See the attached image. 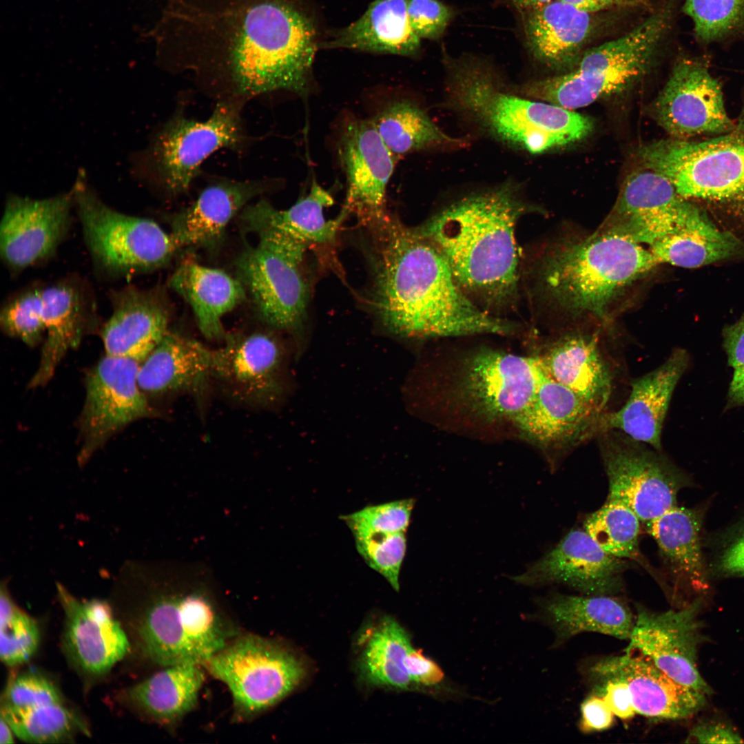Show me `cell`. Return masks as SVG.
<instances>
[{
	"instance_id": "cell-42",
	"label": "cell",
	"mask_w": 744,
	"mask_h": 744,
	"mask_svg": "<svg viewBox=\"0 0 744 744\" xmlns=\"http://www.w3.org/2000/svg\"><path fill=\"white\" fill-rule=\"evenodd\" d=\"M640 521L626 504L607 498L600 508L586 517L583 530L606 552L638 564L663 586L662 574L640 550Z\"/></svg>"
},
{
	"instance_id": "cell-20",
	"label": "cell",
	"mask_w": 744,
	"mask_h": 744,
	"mask_svg": "<svg viewBox=\"0 0 744 744\" xmlns=\"http://www.w3.org/2000/svg\"><path fill=\"white\" fill-rule=\"evenodd\" d=\"M701 606L700 598L682 609L661 612L637 606L626 650L643 654L677 682L709 695L712 690L696 665Z\"/></svg>"
},
{
	"instance_id": "cell-4",
	"label": "cell",
	"mask_w": 744,
	"mask_h": 744,
	"mask_svg": "<svg viewBox=\"0 0 744 744\" xmlns=\"http://www.w3.org/2000/svg\"><path fill=\"white\" fill-rule=\"evenodd\" d=\"M658 265L640 243L598 229L584 238L548 245L528 273L531 291L543 304L608 322L615 302Z\"/></svg>"
},
{
	"instance_id": "cell-59",
	"label": "cell",
	"mask_w": 744,
	"mask_h": 744,
	"mask_svg": "<svg viewBox=\"0 0 744 744\" xmlns=\"http://www.w3.org/2000/svg\"><path fill=\"white\" fill-rule=\"evenodd\" d=\"M509 1L513 5V6L515 8H516L519 11L522 12L524 11H526V10H530V9H533V8L541 6L544 5V4L547 3H549V2H550V1H552L553 0H509Z\"/></svg>"
},
{
	"instance_id": "cell-47",
	"label": "cell",
	"mask_w": 744,
	"mask_h": 744,
	"mask_svg": "<svg viewBox=\"0 0 744 744\" xmlns=\"http://www.w3.org/2000/svg\"><path fill=\"white\" fill-rule=\"evenodd\" d=\"M353 535L357 550L368 566L398 591L400 572L406 550V533L364 532Z\"/></svg>"
},
{
	"instance_id": "cell-56",
	"label": "cell",
	"mask_w": 744,
	"mask_h": 744,
	"mask_svg": "<svg viewBox=\"0 0 744 744\" xmlns=\"http://www.w3.org/2000/svg\"><path fill=\"white\" fill-rule=\"evenodd\" d=\"M719 568L727 575H744V531L724 550L720 557Z\"/></svg>"
},
{
	"instance_id": "cell-45",
	"label": "cell",
	"mask_w": 744,
	"mask_h": 744,
	"mask_svg": "<svg viewBox=\"0 0 744 744\" xmlns=\"http://www.w3.org/2000/svg\"><path fill=\"white\" fill-rule=\"evenodd\" d=\"M683 12L691 19L695 37L702 44L744 32V0H685Z\"/></svg>"
},
{
	"instance_id": "cell-30",
	"label": "cell",
	"mask_w": 744,
	"mask_h": 744,
	"mask_svg": "<svg viewBox=\"0 0 744 744\" xmlns=\"http://www.w3.org/2000/svg\"><path fill=\"white\" fill-rule=\"evenodd\" d=\"M521 13L526 46L536 60L555 70L576 64L592 31L591 13L559 0Z\"/></svg>"
},
{
	"instance_id": "cell-51",
	"label": "cell",
	"mask_w": 744,
	"mask_h": 744,
	"mask_svg": "<svg viewBox=\"0 0 744 744\" xmlns=\"http://www.w3.org/2000/svg\"><path fill=\"white\" fill-rule=\"evenodd\" d=\"M614 716L603 697L595 692L581 705L579 728L585 733L605 730L612 725Z\"/></svg>"
},
{
	"instance_id": "cell-27",
	"label": "cell",
	"mask_w": 744,
	"mask_h": 744,
	"mask_svg": "<svg viewBox=\"0 0 744 744\" xmlns=\"http://www.w3.org/2000/svg\"><path fill=\"white\" fill-rule=\"evenodd\" d=\"M112 313L101 337L105 355L141 363L167 331L169 313L157 289L126 286L110 292Z\"/></svg>"
},
{
	"instance_id": "cell-19",
	"label": "cell",
	"mask_w": 744,
	"mask_h": 744,
	"mask_svg": "<svg viewBox=\"0 0 744 744\" xmlns=\"http://www.w3.org/2000/svg\"><path fill=\"white\" fill-rule=\"evenodd\" d=\"M605 412L555 380L543 369L533 400L514 426L552 460L598 436Z\"/></svg>"
},
{
	"instance_id": "cell-36",
	"label": "cell",
	"mask_w": 744,
	"mask_h": 744,
	"mask_svg": "<svg viewBox=\"0 0 744 744\" xmlns=\"http://www.w3.org/2000/svg\"><path fill=\"white\" fill-rule=\"evenodd\" d=\"M169 284L191 306L199 329L209 339L224 337L223 316L245 298V289L238 279L192 260L180 265Z\"/></svg>"
},
{
	"instance_id": "cell-26",
	"label": "cell",
	"mask_w": 744,
	"mask_h": 744,
	"mask_svg": "<svg viewBox=\"0 0 744 744\" xmlns=\"http://www.w3.org/2000/svg\"><path fill=\"white\" fill-rule=\"evenodd\" d=\"M689 354L673 351L652 371L632 380L626 403L617 411L605 412L600 433L615 430L661 451V433L674 391L689 364Z\"/></svg>"
},
{
	"instance_id": "cell-58",
	"label": "cell",
	"mask_w": 744,
	"mask_h": 744,
	"mask_svg": "<svg viewBox=\"0 0 744 744\" xmlns=\"http://www.w3.org/2000/svg\"><path fill=\"white\" fill-rule=\"evenodd\" d=\"M578 10L589 13L601 11L611 6L612 0H559Z\"/></svg>"
},
{
	"instance_id": "cell-49",
	"label": "cell",
	"mask_w": 744,
	"mask_h": 744,
	"mask_svg": "<svg viewBox=\"0 0 744 744\" xmlns=\"http://www.w3.org/2000/svg\"><path fill=\"white\" fill-rule=\"evenodd\" d=\"M55 683L42 674L24 672L12 677L1 698L2 709H23L43 703L63 701Z\"/></svg>"
},
{
	"instance_id": "cell-46",
	"label": "cell",
	"mask_w": 744,
	"mask_h": 744,
	"mask_svg": "<svg viewBox=\"0 0 744 744\" xmlns=\"http://www.w3.org/2000/svg\"><path fill=\"white\" fill-rule=\"evenodd\" d=\"M41 283L34 284L13 293L0 312L2 330L30 347L38 344L45 332L41 316Z\"/></svg>"
},
{
	"instance_id": "cell-40",
	"label": "cell",
	"mask_w": 744,
	"mask_h": 744,
	"mask_svg": "<svg viewBox=\"0 0 744 744\" xmlns=\"http://www.w3.org/2000/svg\"><path fill=\"white\" fill-rule=\"evenodd\" d=\"M659 264L696 268L744 254V244L705 216L652 245Z\"/></svg>"
},
{
	"instance_id": "cell-2",
	"label": "cell",
	"mask_w": 744,
	"mask_h": 744,
	"mask_svg": "<svg viewBox=\"0 0 744 744\" xmlns=\"http://www.w3.org/2000/svg\"><path fill=\"white\" fill-rule=\"evenodd\" d=\"M114 595L129 608L135 647L165 667L204 664L241 631L206 578L161 565L125 562Z\"/></svg>"
},
{
	"instance_id": "cell-3",
	"label": "cell",
	"mask_w": 744,
	"mask_h": 744,
	"mask_svg": "<svg viewBox=\"0 0 744 744\" xmlns=\"http://www.w3.org/2000/svg\"><path fill=\"white\" fill-rule=\"evenodd\" d=\"M535 209L517 187L506 183L462 197L417 227L444 255L468 297L496 316L517 303L515 228L524 215Z\"/></svg>"
},
{
	"instance_id": "cell-43",
	"label": "cell",
	"mask_w": 744,
	"mask_h": 744,
	"mask_svg": "<svg viewBox=\"0 0 744 744\" xmlns=\"http://www.w3.org/2000/svg\"><path fill=\"white\" fill-rule=\"evenodd\" d=\"M2 716L20 739L52 743L71 738L77 732L88 734L84 722L65 701L36 704L24 709H1Z\"/></svg>"
},
{
	"instance_id": "cell-23",
	"label": "cell",
	"mask_w": 744,
	"mask_h": 744,
	"mask_svg": "<svg viewBox=\"0 0 744 744\" xmlns=\"http://www.w3.org/2000/svg\"><path fill=\"white\" fill-rule=\"evenodd\" d=\"M65 622L63 645L72 663L83 673H107L130 651V639L110 604L99 599H80L56 583Z\"/></svg>"
},
{
	"instance_id": "cell-32",
	"label": "cell",
	"mask_w": 744,
	"mask_h": 744,
	"mask_svg": "<svg viewBox=\"0 0 744 744\" xmlns=\"http://www.w3.org/2000/svg\"><path fill=\"white\" fill-rule=\"evenodd\" d=\"M264 187L259 181L227 180L206 187L172 219L171 235L178 247L214 246L234 216Z\"/></svg>"
},
{
	"instance_id": "cell-29",
	"label": "cell",
	"mask_w": 744,
	"mask_h": 744,
	"mask_svg": "<svg viewBox=\"0 0 744 744\" xmlns=\"http://www.w3.org/2000/svg\"><path fill=\"white\" fill-rule=\"evenodd\" d=\"M597 333L571 331L537 357L545 372L597 409L605 411L612 391V373Z\"/></svg>"
},
{
	"instance_id": "cell-50",
	"label": "cell",
	"mask_w": 744,
	"mask_h": 744,
	"mask_svg": "<svg viewBox=\"0 0 744 744\" xmlns=\"http://www.w3.org/2000/svg\"><path fill=\"white\" fill-rule=\"evenodd\" d=\"M410 25L420 39L435 40L446 30L453 11L439 0H406Z\"/></svg>"
},
{
	"instance_id": "cell-6",
	"label": "cell",
	"mask_w": 744,
	"mask_h": 744,
	"mask_svg": "<svg viewBox=\"0 0 744 744\" xmlns=\"http://www.w3.org/2000/svg\"><path fill=\"white\" fill-rule=\"evenodd\" d=\"M645 168L744 244V93L734 127L700 141H654L639 150Z\"/></svg>"
},
{
	"instance_id": "cell-48",
	"label": "cell",
	"mask_w": 744,
	"mask_h": 744,
	"mask_svg": "<svg viewBox=\"0 0 744 744\" xmlns=\"http://www.w3.org/2000/svg\"><path fill=\"white\" fill-rule=\"evenodd\" d=\"M415 505L413 498L369 506L349 515H342L352 533L406 532Z\"/></svg>"
},
{
	"instance_id": "cell-39",
	"label": "cell",
	"mask_w": 744,
	"mask_h": 744,
	"mask_svg": "<svg viewBox=\"0 0 744 744\" xmlns=\"http://www.w3.org/2000/svg\"><path fill=\"white\" fill-rule=\"evenodd\" d=\"M358 666L365 681L400 690L416 687L406 668L413 648L408 633L396 620L382 618L361 633Z\"/></svg>"
},
{
	"instance_id": "cell-21",
	"label": "cell",
	"mask_w": 744,
	"mask_h": 744,
	"mask_svg": "<svg viewBox=\"0 0 744 744\" xmlns=\"http://www.w3.org/2000/svg\"><path fill=\"white\" fill-rule=\"evenodd\" d=\"M629 562L606 552L584 530L577 528L513 579L533 586L561 584L584 595H614L623 590Z\"/></svg>"
},
{
	"instance_id": "cell-54",
	"label": "cell",
	"mask_w": 744,
	"mask_h": 744,
	"mask_svg": "<svg viewBox=\"0 0 744 744\" xmlns=\"http://www.w3.org/2000/svg\"><path fill=\"white\" fill-rule=\"evenodd\" d=\"M742 738L732 727L716 723L699 724L690 732L685 743H740Z\"/></svg>"
},
{
	"instance_id": "cell-22",
	"label": "cell",
	"mask_w": 744,
	"mask_h": 744,
	"mask_svg": "<svg viewBox=\"0 0 744 744\" xmlns=\"http://www.w3.org/2000/svg\"><path fill=\"white\" fill-rule=\"evenodd\" d=\"M339 155L347 177L342 211L354 213L369 225L387 215L386 194L396 157L378 134L372 121L349 122L340 138Z\"/></svg>"
},
{
	"instance_id": "cell-38",
	"label": "cell",
	"mask_w": 744,
	"mask_h": 744,
	"mask_svg": "<svg viewBox=\"0 0 744 744\" xmlns=\"http://www.w3.org/2000/svg\"><path fill=\"white\" fill-rule=\"evenodd\" d=\"M701 518L695 510L675 506L645 524L656 541L667 575L676 587L705 584L700 546Z\"/></svg>"
},
{
	"instance_id": "cell-41",
	"label": "cell",
	"mask_w": 744,
	"mask_h": 744,
	"mask_svg": "<svg viewBox=\"0 0 744 744\" xmlns=\"http://www.w3.org/2000/svg\"><path fill=\"white\" fill-rule=\"evenodd\" d=\"M384 143L395 156L432 148L461 145L459 138L443 132L418 105L398 101L371 120Z\"/></svg>"
},
{
	"instance_id": "cell-10",
	"label": "cell",
	"mask_w": 744,
	"mask_h": 744,
	"mask_svg": "<svg viewBox=\"0 0 744 744\" xmlns=\"http://www.w3.org/2000/svg\"><path fill=\"white\" fill-rule=\"evenodd\" d=\"M239 16L227 40V63L237 93L253 96L295 62L304 17L293 7L273 0L251 3Z\"/></svg>"
},
{
	"instance_id": "cell-44",
	"label": "cell",
	"mask_w": 744,
	"mask_h": 744,
	"mask_svg": "<svg viewBox=\"0 0 744 744\" xmlns=\"http://www.w3.org/2000/svg\"><path fill=\"white\" fill-rule=\"evenodd\" d=\"M0 590V657L5 665L14 667L29 661L37 651L39 628L35 619L14 602L6 579Z\"/></svg>"
},
{
	"instance_id": "cell-15",
	"label": "cell",
	"mask_w": 744,
	"mask_h": 744,
	"mask_svg": "<svg viewBox=\"0 0 744 744\" xmlns=\"http://www.w3.org/2000/svg\"><path fill=\"white\" fill-rule=\"evenodd\" d=\"M706 215L665 178L644 167L626 178L614 206L599 229L650 245Z\"/></svg>"
},
{
	"instance_id": "cell-28",
	"label": "cell",
	"mask_w": 744,
	"mask_h": 744,
	"mask_svg": "<svg viewBox=\"0 0 744 744\" xmlns=\"http://www.w3.org/2000/svg\"><path fill=\"white\" fill-rule=\"evenodd\" d=\"M283 369V351L265 333L231 336L214 351L213 377L249 402L275 400L282 391Z\"/></svg>"
},
{
	"instance_id": "cell-11",
	"label": "cell",
	"mask_w": 744,
	"mask_h": 744,
	"mask_svg": "<svg viewBox=\"0 0 744 744\" xmlns=\"http://www.w3.org/2000/svg\"><path fill=\"white\" fill-rule=\"evenodd\" d=\"M450 395L469 417L514 424L533 400L543 369L537 357L484 349L460 365Z\"/></svg>"
},
{
	"instance_id": "cell-8",
	"label": "cell",
	"mask_w": 744,
	"mask_h": 744,
	"mask_svg": "<svg viewBox=\"0 0 744 744\" xmlns=\"http://www.w3.org/2000/svg\"><path fill=\"white\" fill-rule=\"evenodd\" d=\"M72 190L85 244L102 277L123 278L155 270L178 248L156 222L110 207L83 178Z\"/></svg>"
},
{
	"instance_id": "cell-61",
	"label": "cell",
	"mask_w": 744,
	"mask_h": 744,
	"mask_svg": "<svg viewBox=\"0 0 744 744\" xmlns=\"http://www.w3.org/2000/svg\"><path fill=\"white\" fill-rule=\"evenodd\" d=\"M612 1H617V0H612Z\"/></svg>"
},
{
	"instance_id": "cell-16",
	"label": "cell",
	"mask_w": 744,
	"mask_h": 744,
	"mask_svg": "<svg viewBox=\"0 0 744 744\" xmlns=\"http://www.w3.org/2000/svg\"><path fill=\"white\" fill-rule=\"evenodd\" d=\"M309 246L247 249L236 262L238 280L249 291L261 318L277 329H289L302 320L309 286L302 271Z\"/></svg>"
},
{
	"instance_id": "cell-13",
	"label": "cell",
	"mask_w": 744,
	"mask_h": 744,
	"mask_svg": "<svg viewBox=\"0 0 744 744\" xmlns=\"http://www.w3.org/2000/svg\"><path fill=\"white\" fill-rule=\"evenodd\" d=\"M242 141L239 105L222 101L205 121L173 117L154 138L149 157L161 184L178 194L188 189L208 156L223 147L237 148Z\"/></svg>"
},
{
	"instance_id": "cell-17",
	"label": "cell",
	"mask_w": 744,
	"mask_h": 744,
	"mask_svg": "<svg viewBox=\"0 0 744 744\" xmlns=\"http://www.w3.org/2000/svg\"><path fill=\"white\" fill-rule=\"evenodd\" d=\"M140 364L105 355L90 372L81 417L83 442L78 463L84 465L112 435L145 417L150 409L138 383Z\"/></svg>"
},
{
	"instance_id": "cell-12",
	"label": "cell",
	"mask_w": 744,
	"mask_h": 744,
	"mask_svg": "<svg viewBox=\"0 0 744 744\" xmlns=\"http://www.w3.org/2000/svg\"><path fill=\"white\" fill-rule=\"evenodd\" d=\"M608 499L629 506L644 524L676 506L685 475L661 451L615 430L598 435Z\"/></svg>"
},
{
	"instance_id": "cell-5",
	"label": "cell",
	"mask_w": 744,
	"mask_h": 744,
	"mask_svg": "<svg viewBox=\"0 0 744 744\" xmlns=\"http://www.w3.org/2000/svg\"><path fill=\"white\" fill-rule=\"evenodd\" d=\"M450 101L459 112L493 138L531 154H540L587 137L589 116L505 90L484 61L446 59Z\"/></svg>"
},
{
	"instance_id": "cell-25",
	"label": "cell",
	"mask_w": 744,
	"mask_h": 744,
	"mask_svg": "<svg viewBox=\"0 0 744 744\" xmlns=\"http://www.w3.org/2000/svg\"><path fill=\"white\" fill-rule=\"evenodd\" d=\"M41 316L46 338L39 366L29 386H43L53 375L65 353L76 347L96 321L94 293L77 276H70L41 287Z\"/></svg>"
},
{
	"instance_id": "cell-33",
	"label": "cell",
	"mask_w": 744,
	"mask_h": 744,
	"mask_svg": "<svg viewBox=\"0 0 744 744\" xmlns=\"http://www.w3.org/2000/svg\"><path fill=\"white\" fill-rule=\"evenodd\" d=\"M203 667L194 663L161 667L127 688L123 699L144 718L172 727L197 706L205 681Z\"/></svg>"
},
{
	"instance_id": "cell-52",
	"label": "cell",
	"mask_w": 744,
	"mask_h": 744,
	"mask_svg": "<svg viewBox=\"0 0 744 744\" xmlns=\"http://www.w3.org/2000/svg\"><path fill=\"white\" fill-rule=\"evenodd\" d=\"M602 683L597 693L601 695L615 716L628 720L637 713L627 684L617 679L597 681Z\"/></svg>"
},
{
	"instance_id": "cell-37",
	"label": "cell",
	"mask_w": 744,
	"mask_h": 744,
	"mask_svg": "<svg viewBox=\"0 0 744 744\" xmlns=\"http://www.w3.org/2000/svg\"><path fill=\"white\" fill-rule=\"evenodd\" d=\"M420 40L410 25L406 0H374L357 21L322 45L409 56L418 54Z\"/></svg>"
},
{
	"instance_id": "cell-18",
	"label": "cell",
	"mask_w": 744,
	"mask_h": 744,
	"mask_svg": "<svg viewBox=\"0 0 744 744\" xmlns=\"http://www.w3.org/2000/svg\"><path fill=\"white\" fill-rule=\"evenodd\" d=\"M73 190L42 199L10 195L0 223V256L12 274L54 256L67 236Z\"/></svg>"
},
{
	"instance_id": "cell-53",
	"label": "cell",
	"mask_w": 744,
	"mask_h": 744,
	"mask_svg": "<svg viewBox=\"0 0 744 744\" xmlns=\"http://www.w3.org/2000/svg\"><path fill=\"white\" fill-rule=\"evenodd\" d=\"M406 668L416 686L435 685L440 683L444 676L442 670L434 661L425 657L421 650L414 648L406 658Z\"/></svg>"
},
{
	"instance_id": "cell-55",
	"label": "cell",
	"mask_w": 744,
	"mask_h": 744,
	"mask_svg": "<svg viewBox=\"0 0 744 744\" xmlns=\"http://www.w3.org/2000/svg\"><path fill=\"white\" fill-rule=\"evenodd\" d=\"M723 347L734 371L744 369V313L723 330Z\"/></svg>"
},
{
	"instance_id": "cell-24",
	"label": "cell",
	"mask_w": 744,
	"mask_h": 744,
	"mask_svg": "<svg viewBox=\"0 0 744 744\" xmlns=\"http://www.w3.org/2000/svg\"><path fill=\"white\" fill-rule=\"evenodd\" d=\"M590 672L597 681H623L637 713L647 717L686 719L705 704V694L677 682L637 652L626 650L622 655L601 659L591 666Z\"/></svg>"
},
{
	"instance_id": "cell-35",
	"label": "cell",
	"mask_w": 744,
	"mask_h": 744,
	"mask_svg": "<svg viewBox=\"0 0 744 744\" xmlns=\"http://www.w3.org/2000/svg\"><path fill=\"white\" fill-rule=\"evenodd\" d=\"M542 608L557 643L589 632L629 640L634 623L630 608L612 595L557 594L545 600Z\"/></svg>"
},
{
	"instance_id": "cell-1",
	"label": "cell",
	"mask_w": 744,
	"mask_h": 744,
	"mask_svg": "<svg viewBox=\"0 0 744 744\" xmlns=\"http://www.w3.org/2000/svg\"><path fill=\"white\" fill-rule=\"evenodd\" d=\"M369 226L375 247L373 304L392 330L424 338L514 332L515 325L468 297L444 255L417 227L389 215Z\"/></svg>"
},
{
	"instance_id": "cell-31",
	"label": "cell",
	"mask_w": 744,
	"mask_h": 744,
	"mask_svg": "<svg viewBox=\"0 0 744 744\" xmlns=\"http://www.w3.org/2000/svg\"><path fill=\"white\" fill-rule=\"evenodd\" d=\"M333 203L331 194L313 180L309 194L289 209L279 210L260 200L243 208L240 221L246 231L256 236L274 234L309 246L331 244L344 218L340 214L335 220L325 219L323 210Z\"/></svg>"
},
{
	"instance_id": "cell-7",
	"label": "cell",
	"mask_w": 744,
	"mask_h": 744,
	"mask_svg": "<svg viewBox=\"0 0 744 744\" xmlns=\"http://www.w3.org/2000/svg\"><path fill=\"white\" fill-rule=\"evenodd\" d=\"M672 13L665 6L623 36L583 52L568 72L524 85L521 93L575 110L623 92L650 69Z\"/></svg>"
},
{
	"instance_id": "cell-60",
	"label": "cell",
	"mask_w": 744,
	"mask_h": 744,
	"mask_svg": "<svg viewBox=\"0 0 744 744\" xmlns=\"http://www.w3.org/2000/svg\"><path fill=\"white\" fill-rule=\"evenodd\" d=\"M13 731L7 721L1 716L0 719V743L9 744L14 742Z\"/></svg>"
},
{
	"instance_id": "cell-14",
	"label": "cell",
	"mask_w": 744,
	"mask_h": 744,
	"mask_svg": "<svg viewBox=\"0 0 744 744\" xmlns=\"http://www.w3.org/2000/svg\"><path fill=\"white\" fill-rule=\"evenodd\" d=\"M652 113L670 137L679 139L720 135L735 124L726 111L721 83L701 57L684 56L675 62Z\"/></svg>"
},
{
	"instance_id": "cell-9",
	"label": "cell",
	"mask_w": 744,
	"mask_h": 744,
	"mask_svg": "<svg viewBox=\"0 0 744 744\" xmlns=\"http://www.w3.org/2000/svg\"><path fill=\"white\" fill-rule=\"evenodd\" d=\"M225 683L232 698L233 718L259 716L303 680L302 660L286 645L256 634L240 633L203 665Z\"/></svg>"
},
{
	"instance_id": "cell-34",
	"label": "cell",
	"mask_w": 744,
	"mask_h": 744,
	"mask_svg": "<svg viewBox=\"0 0 744 744\" xmlns=\"http://www.w3.org/2000/svg\"><path fill=\"white\" fill-rule=\"evenodd\" d=\"M214 351L167 331L140 364L138 385L144 393L153 394L198 388L213 377Z\"/></svg>"
},
{
	"instance_id": "cell-57",
	"label": "cell",
	"mask_w": 744,
	"mask_h": 744,
	"mask_svg": "<svg viewBox=\"0 0 744 744\" xmlns=\"http://www.w3.org/2000/svg\"><path fill=\"white\" fill-rule=\"evenodd\" d=\"M728 402L733 406L744 405V369L734 371L728 389Z\"/></svg>"
}]
</instances>
